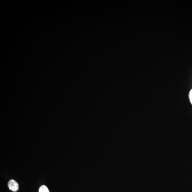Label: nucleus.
Returning <instances> with one entry per match:
<instances>
[{"label": "nucleus", "instance_id": "f257e3e1", "mask_svg": "<svg viewBox=\"0 0 192 192\" xmlns=\"http://www.w3.org/2000/svg\"><path fill=\"white\" fill-rule=\"evenodd\" d=\"M8 187L10 190L13 192L18 191L19 190V184L17 182L14 180H10L8 183Z\"/></svg>", "mask_w": 192, "mask_h": 192}, {"label": "nucleus", "instance_id": "f03ea898", "mask_svg": "<svg viewBox=\"0 0 192 192\" xmlns=\"http://www.w3.org/2000/svg\"><path fill=\"white\" fill-rule=\"evenodd\" d=\"M39 192H50L48 188L45 185H42L40 187Z\"/></svg>", "mask_w": 192, "mask_h": 192}, {"label": "nucleus", "instance_id": "7ed1b4c3", "mask_svg": "<svg viewBox=\"0 0 192 192\" xmlns=\"http://www.w3.org/2000/svg\"><path fill=\"white\" fill-rule=\"evenodd\" d=\"M189 98L191 104L192 105V89L190 92L189 93Z\"/></svg>", "mask_w": 192, "mask_h": 192}]
</instances>
